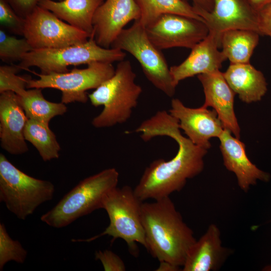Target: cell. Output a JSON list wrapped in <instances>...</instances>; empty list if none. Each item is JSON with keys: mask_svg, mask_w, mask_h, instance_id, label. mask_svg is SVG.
Listing matches in <instances>:
<instances>
[{"mask_svg": "<svg viewBox=\"0 0 271 271\" xmlns=\"http://www.w3.org/2000/svg\"><path fill=\"white\" fill-rule=\"evenodd\" d=\"M23 37L33 49L64 47L83 43L90 38L40 6L25 19Z\"/></svg>", "mask_w": 271, "mask_h": 271, "instance_id": "cell-10", "label": "cell"}, {"mask_svg": "<svg viewBox=\"0 0 271 271\" xmlns=\"http://www.w3.org/2000/svg\"><path fill=\"white\" fill-rule=\"evenodd\" d=\"M213 1V8L211 12L193 5L209 31L221 34L228 30L243 29L253 30L259 33L258 12L248 0Z\"/></svg>", "mask_w": 271, "mask_h": 271, "instance_id": "cell-13", "label": "cell"}, {"mask_svg": "<svg viewBox=\"0 0 271 271\" xmlns=\"http://www.w3.org/2000/svg\"><path fill=\"white\" fill-rule=\"evenodd\" d=\"M16 13L25 19L30 15L42 0H6Z\"/></svg>", "mask_w": 271, "mask_h": 271, "instance_id": "cell-31", "label": "cell"}, {"mask_svg": "<svg viewBox=\"0 0 271 271\" xmlns=\"http://www.w3.org/2000/svg\"><path fill=\"white\" fill-rule=\"evenodd\" d=\"M169 112L178 120L180 128L187 138L195 145L206 150L211 147L210 139L218 138L224 129L214 109L203 106L190 108L180 99L173 98Z\"/></svg>", "mask_w": 271, "mask_h": 271, "instance_id": "cell-12", "label": "cell"}, {"mask_svg": "<svg viewBox=\"0 0 271 271\" xmlns=\"http://www.w3.org/2000/svg\"><path fill=\"white\" fill-rule=\"evenodd\" d=\"M0 23L3 29L23 36L25 19L19 16L6 0H0Z\"/></svg>", "mask_w": 271, "mask_h": 271, "instance_id": "cell-29", "label": "cell"}, {"mask_svg": "<svg viewBox=\"0 0 271 271\" xmlns=\"http://www.w3.org/2000/svg\"><path fill=\"white\" fill-rule=\"evenodd\" d=\"M259 33L249 29H236L224 31L220 37V47L230 63H249L257 46Z\"/></svg>", "mask_w": 271, "mask_h": 271, "instance_id": "cell-22", "label": "cell"}, {"mask_svg": "<svg viewBox=\"0 0 271 271\" xmlns=\"http://www.w3.org/2000/svg\"><path fill=\"white\" fill-rule=\"evenodd\" d=\"M141 201L134 190L125 185L115 187L104 197L102 209L107 212L109 224L100 234L86 239H72L73 242H91L104 235L123 239L127 244L130 253H138L137 243L147 248L146 235L141 219Z\"/></svg>", "mask_w": 271, "mask_h": 271, "instance_id": "cell-5", "label": "cell"}, {"mask_svg": "<svg viewBox=\"0 0 271 271\" xmlns=\"http://www.w3.org/2000/svg\"><path fill=\"white\" fill-rule=\"evenodd\" d=\"M218 138L224 165L228 170L234 173L242 190L248 191L257 180H269V174L251 163L246 154L244 144L232 136L230 130L224 128Z\"/></svg>", "mask_w": 271, "mask_h": 271, "instance_id": "cell-18", "label": "cell"}, {"mask_svg": "<svg viewBox=\"0 0 271 271\" xmlns=\"http://www.w3.org/2000/svg\"><path fill=\"white\" fill-rule=\"evenodd\" d=\"M24 133L26 140L37 149L44 161L59 157L61 148L49 124L28 119Z\"/></svg>", "mask_w": 271, "mask_h": 271, "instance_id": "cell-25", "label": "cell"}, {"mask_svg": "<svg viewBox=\"0 0 271 271\" xmlns=\"http://www.w3.org/2000/svg\"><path fill=\"white\" fill-rule=\"evenodd\" d=\"M267 269H268L267 270H271V266L270 267H267Z\"/></svg>", "mask_w": 271, "mask_h": 271, "instance_id": "cell-36", "label": "cell"}, {"mask_svg": "<svg viewBox=\"0 0 271 271\" xmlns=\"http://www.w3.org/2000/svg\"><path fill=\"white\" fill-rule=\"evenodd\" d=\"M185 2H193V5L198 6L207 12H211L213 8V0H182Z\"/></svg>", "mask_w": 271, "mask_h": 271, "instance_id": "cell-33", "label": "cell"}, {"mask_svg": "<svg viewBox=\"0 0 271 271\" xmlns=\"http://www.w3.org/2000/svg\"><path fill=\"white\" fill-rule=\"evenodd\" d=\"M258 28L260 35L271 38V3L258 11Z\"/></svg>", "mask_w": 271, "mask_h": 271, "instance_id": "cell-32", "label": "cell"}, {"mask_svg": "<svg viewBox=\"0 0 271 271\" xmlns=\"http://www.w3.org/2000/svg\"><path fill=\"white\" fill-rule=\"evenodd\" d=\"M221 35L209 31L207 36L191 49L189 55L183 62L170 67L176 86L186 78L220 70L222 63L227 59L219 50Z\"/></svg>", "mask_w": 271, "mask_h": 271, "instance_id": "cell-15", "label": "cell"}, {"mask_svg": "<svg viewBox=\"0 0 271 271\" xmlns=\"http://www.w3.org/2000/svg\"><path fill=\"white\" fill-rule=\"evenodd\" d=\"M141 12L138 20L145 27L167 14H174L194 18L204 22L195 11L193 6L182 0H135Z\"/></svg>", "mask_w": 271, "mask_h": 271, "instance_id": "cell-24", "label": "cell"}, {"mask_svg": "<svg viewBox=\"0 0 271 271\" xmlns=\"http://www.w3.org/2000/svg\"><path fill=\"white\" fill-rule=\"evenodd\" d=\"M136 78L130 62L122 60L114 74L88 95L92 105L103 106L92 120L94 127H109L128 120L143 91Z\"/></svg>", "mask_w": 271, "mask_h": 271, "instance_id": "cell-3", "label": "cell"}, {"mask_svg": "<svg viewBox=\"0 0 271 271\" xmlns=\"http://www.w3.org/2000/svg\"><path fill=\"white\" fill-rule=\"evenodd\" d=\"M145 28L150 41L161 50L174 47L191 49L209 33L204 21L174 14L163 15Z\"/></svg>", "mask_w": 271, "mask_h": 271, "instance_id": "cell-11", "label": "cell"}, {"mask_svg": "<svg viewBox=\"0 0 271 271\" xmlns=\"http://www.w3.org/2000/svg\"><path fill=\"white\" fill-rule=\"evenodd\" d=\"M110 48L125 51L132 55L140 64L147 79L157 89L172 97L177 86L170 68L161 52L148 38L145 28L139 21L123 29Z\"/></svg>", "mask_w": 271, "mask_h": 271, "instance_id": "cell-8", "label": "cell"}, {"mask_svg": "<svg viewBox=\"0 0 271 271\" xmlns=\"http://www.w3.org/2000/svg\"><path fill=\"white\" fill-rule=\"evenodd\" d=\"M119 173L110 168L89 176L66 194L56 205L41 216L48 225L60 228L93 211L102 209L105 196L117 187Z\"/></svg>", "mask_w": 271, "mask_h": 271, "instance_id": "cell-4", "label": "cell"}, {"mask_svg": "<svg viewBox=\"0 0 271 271\" xmlns=\"http://www.w3.org/2000/svg\"><path fill=\"white\" fill-rule=\"evenodd\" d=\"M160 265L158 267V270H171V271H176L178 270L179 267L176 266H175L169 262H160Z\"/></svg>", "mask_w": 271, "mask_h": 271, "instance_id": "cell-35", "label": "cell"}, {"mask_svg": "<svg viewBox=\"0 0 271 271\" xmlns=\"http://www.w3.org/2000/svg\"><path fill=\"white\" fill-rule=\"evenodd\" d=\"M180 129L178 120L165 110L157 111L136 128V132L141 133L140 137L145 142L156 137L166 136L174 140L178 145V152L172 159L155 160L146 168L133 189L141 201L170 196L181 190L187 180L203 171L207 150L183 136Z\"/></svg>", "mask_w": 271, "mask_h": 271, "instance_id": "cell-1", "label": "cell"}, {"mask_svg": "<svg viewBox=\"0 0 271 271\" xmlns=\"http://www.w3.org/2000/svg\"><path fill=\"white\" fill-rule=\"evenodd\" d=\"M141 219L147 250L160 262L183 266L197 240L170 197L143 202Z\"/></svg>", "mask_w": 271, "mask_h": 271, "instance_id": "cell-2", "label": "cell"}, {"mask_svg": "<svg viewBox=\"0 0 271 271\" xmlns=\"http://www.w3.org/2000/svg\"><path fill=\"white\" fill-rule=\"evenodd\" d=\"M41 88L26 90L18 95V100L28 119L49 124L55 116L62 115L67 111L65 104L46 99Z\"/></svg>", "mask_w": 271, "mask_h": 271, "instance_id": "cell-23", "label": "cell"}, {"mask_svg": "<svg viewBox=\"0 0 271 271\" xmlns=\"http://www.w3.org/2000/svg\"><path fill=\"white\" fill-rule=\"evenodd\" d=\"M140 16L135 0H106L93 17L95 41L100 46L110 48L125 26L131 21L139 20Z\"/></svg>", "mask_w": 271, "mask_h": 271, "instance_id": "cell-14", "label": "cell"}, {"mask_svg": "<svg viewBox=\"0 0 271 271\" xmlns=\"http://www.w3.org/2000/svg\"><path fill=\"white\" fill-rule=\"evenodd\" d=\"M104 0H42L40 7L72 26L93 37V19Z\"/></svg>", "mask_w": 271, "mask_h": 271, "instance_id": "cell-21", "label": "cell"}, {"mask_svg": "<svg viewBox=\"0 0 271 271\" xmlns=\"http://www.w3.org/2000/svg\"><path fill=\"white\" fill-rule=\"evenodd\" d=\"M231 251L222 245L221 233L214 224L192 246L183 265V271L218 270Z\"/></svg>", "mask_w": 271, "mask_h": 271, "instance_id": "cell-19", "label": "cell"}, {"mask_svg": "<svg viewBox=\"0 0 271 271\" xmlns=\"http://www.w3.org/2000/svg\"><path fill=\"white\" fill-rule=\"evenodd\" d=\"M22 69L19 65H5L0 66V93L12 91L18 95L22 94L27 88L29 75H17Z\"/></svg>", "mask_w": 271, "mask_h": 271, "instance_id": "cell-28", "label": "cell"}, {"mask_svg": "<svg viewBox=\"0 0 271 271\" xmlns=\"http://www.w3.org/2000/svg\"><path fill=\"white\" fill-rule=\"evenodd\" d=\"M125 56L126 53L120 49L100 46L91 37L83 43L64 47L33 49L23 56L19 65L22 70L37 67L41 74H48L68 72V67L71 65L119 62Z\"/></svg>", "mask_w": 271, "mask_h": 271, "instance_id": "cell-7", "label": "cell"}, {"mask_svg": "<svg viewBox=\"0 0 271 271\" xmlns=\"http://www.w3.org/2000/svg\"><path fill=\"white\" fill-rule=\"evenodd\" d=\"M59 1H62V0H59Z\"/></svg>", "mask_w": 271, "mask_h": 271, "instance_id": "cell-37", "label": "cell"}, {"mask_svg": "<svg viewBox=\"0 0 271 271\" xmlns=\"http://www.w3.org/2000/svg\"><path fill=\"white\" fill-rule=\"evenodd\" d=\"M95 258L100 261L105 271H124L126 269L123 261L111 250L96 251Z\"/></svg>", "mask_w": 271, "mask_h": 271, "instance_id": "cell-30", "label": "cell"}, {"mask_svg": "<svg viewBox=\"0 0 271 271\" xmlns=\"http://www.w3.org/2000/svg\"><path fill=\"white\" fill-rule=\"evenodd\" d=\"M28 41L24 37L17 38L0 29V58L3 62L12 63L22 60L23 56L33 50Z\"/></svg>", "mask_w": 271, "mask_h": 271, "instance_id": "cell-26", "label": "cell"}, {"mask_svg": "<svg viewBox=\"0 0 271 271\" xmlns=\"http://www.w3.org/2000/svg\"><path fill=\"white\" fill-rule=\"evenodd\" d=\"M115 69L112 63L93 62L84 69L73 68L65 73L38 74V79H31L27 88H54L61 91V102L65 104L74 102L85 103L88 99L86 91L96 89L110 78Z\"/></svg>", "mask_w": 271, "mask_h": 271, "instance_id": "cell-9", "label": "cell"}, {"mask_svg": "<svg viewBox=\"0 0 271 271\" xmlns=\"http://www.w3.org/2000/svg\"><path fill=\"white\" fill-rule=\"evenodd\" d=\"M253 8L257 12L271 3V0H248Z\"/></svg>", "mask_w": 271, "mask_h": 271, "instance_id": "cell-34", "label": "cell"}, {"mask_svg": "<svg viewBox=\"0 0 271 271\" xmlns=\"http://www.w3.org/2000/svg\"><path fill=\"white\" fill-rule=\"evenodd\" d=\"M205 94V107H212L217 112L224 128L240 139V128L234 110L235 93L220 70L197 75Z\"/></svg>", "mask_w": 271, "mask_h": 271, "instance_id": "cell-17", "label": "cell"}, {"mask_svg": "<svg viewBox=\"0 0 271 271\" xmlns=\"http://www.w3.org/2000/svg\"><path fill=\"white\" fill-rule=\"evenodd\" d=\"M27 251L18 240H13L9 235L5 224L0 223V270L5 264L14 261L23 263L27 256Z\"/></svg>", "mask_w": 271, "mask_h": 271, "instance_id": "cell-27", "label": "cell"}, {"mask_svg": "<svg viewBox=\"0 0 271 271\" xmlns=\"http://www.w3.org/2000/svg\"><path fill=\"white\" fill-rule=\"evenodd\" d=\"M28 120L18 100L12 91L0 95V141L1 148L12 155L27 153L28 147L24 129Z\"/></svg>", "mask_w": 271, "mask_h": 271, "instance_id": "cell-16", "label": "cell"}, {"mask_svg": "<svg viewBox=\"0 0 271 271\" xmlns=\"http://www.w3.org/2000/svg\"><path fill=\"white\" fill-rule=\"evenodd\" d=\"M55 186L30 176L0 154V201L17 218L25 220L38 206L51 200Z\"/></svg>", "mask_w": 271, "mask_h": 271, "instance_id": "cell-6", "label": "cell"}, {"mask_svg": "<svg viewBox=\"0 0 271 271\" xmlns=\"http://www.w3.org/2000/svg\"><path fill=\"white\" fill-rule=\"evenodd\" d=\"M223 74L231 89L245 103L260 101L267 91L263 73L249 63H230Z\"/></svg>", "mask_w": 271, "mask_h": 271, "instance_id": "cell-20", "label": "cell"}]
</instances>
